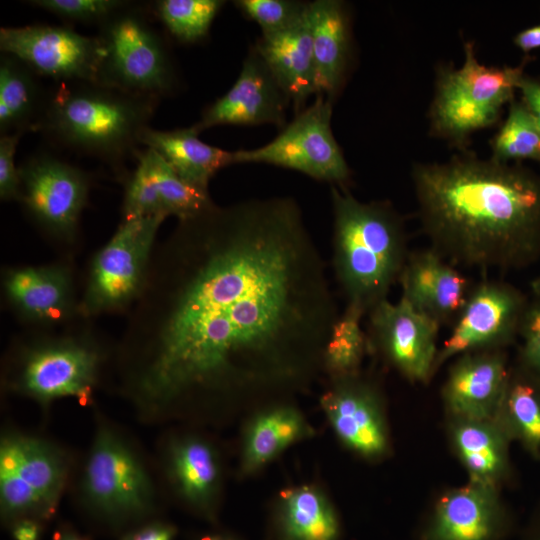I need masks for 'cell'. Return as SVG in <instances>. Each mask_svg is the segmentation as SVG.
<instances>
[{
    "label": "cell",
    "mask_w": 540,
    "mask_h": 540,
    "mask_svg": "<svg viewBox=\"0 0 540 540\" xmlns=\"http://www.w3.org/2000/svg\"><path fill=\"white\" fill-rule=\"evenodd\" d=\"M136 301L131 325L146 345L134 391L154 410L307 386L339 317L290 197L213 204L179 219Z\"/></svg>",
    "instance_id": "obj_1"
},
{
    "label": "cell",
    "mask_w": 540,
    "mask_h": 540,
    "mask_svg": "<svg viewBox=\"0 0 540 540\" xmlns=\"http://www.w3.org/2000/svg\"><path fill=\"white\" fill-rule=\"evenodd\" d=\"M421 228L455 266L521 268L540 255V177L470 152L414 164Z\"/></svg>",
    "instance_id": "obj_2"
},
{
    "label": "cell",
    "mask_w": 540,
    "mask_h": 540,
    "mask_svg": "<svg viewBox=\"0 0 540 540\" xmlns=\"http://www.w3.org/2000/svg\"><path fill=\"white\" fill-rule=\"evenodd\" d=\"M332 264L352 305L368 314L387 299L408 256L402 217L388 202H362L346 186H331Z\"/></svg>",
    "instance_id": "obj_3"
},
{
    "label": "cell",
    "mask_w": 540,
    "mask_h": 540,
    "mask_svg": "<svg viewBox=\"0 0 540 540\" xmlns=\"http://www.w3.org/2000/svg\"><path fill=\"white\" fill-rule=\"evenodd\" d=\"M158 99L94 82H60L32 127L59 145L118 163L138 151Z\"/></svg>",
    "instance_id": "obj_4"
},
{
    "label": "cell",
    "mask_w": 540,
    "mask_h": 540,
    "mask_svg": "<svg viewBox=\"0 0 540 540\" xmlns=\"http://www.w3.org/2000/svg\"><path fill=\"white\" fill-rule=\"evenodd\" d=\"M464 52L461 67L439 68L429 110L431 134L456 146L498 121L524 76L522 66L480 63L472 42L465 43Z\"/></svg>",
    "instance_id": "obj_5"
},
{
    "label": "cell",
    "mask_w": 540,
    "mask_h": 540,
    "mask_svg": "<svg viewBox=\"0 0 540 540\" xmlns=\"http://www.w3.org/2000/svg\"><path fill=\"white\" fill-rule=\"evenodd\" d=\"M98 82L159 100L172 91L175 73L162 37L131 4L100 24Z\"/></svg>",
    "instance_id": "obj_6"
},
{
    "label": "cell",
    "mask_w": 540,
    "mask_h": 540,
    "mask_svg": "<svg viewBox=\"0 0 540 540\" xmlns=\"http://www.w3.org/2000/svg\"><path fill=\"white\" fill-rule=\"evenodd\" d=\"M316 96L272 141L258 148L234 151L233 164L274 165L346 186L351 171L331 129L333 101Z\"/></svg>",
    "instance_id": "obj_7"
},
{
    "label": "cell",
    "mask_w": 540,
    "mask_h": 540,
    "mask_svg": "<svg viewBox=\"0 0 540 540\" xmlns=\"http://www.w3.org/2000/svg\"><path fill=\"white\" fill-rule=\"evenodd\" d=\"M167 217L153 215L123 219L93 259L81 304L87 314L130 305L140 296L160 225Z\"/></svg>",
    "instance_id": "obj_8"
},
{
    "label": "cell",
    "mask_w": 540,
    "mask_h": 540,
    "mask_svg": "<svg viewBox=\"0 0 540 540\" xmlns=\"http://www.w3.org/2000/svg\"><path fill=\"white\" fill-rule=\"evenodd\" d=\"M67 474L60 451L21 434L0 444V505L5 518L48 517L55 510Z\"/></svg>",
    "instance_id": "obj_9"
},
{
    "label": "cell",
    "mask_w": 540,
    "mask_h": 540,
    "mask_svg": "<svg viewBox=\"0 0 540 540\" xmlns=\"http://www.w3.org/2000/svg\"><path fill=\"white\" fill-rule=\"evenodd\" d=\"M83 490L93 509L114 520L140 516L153 501L151 481L138 456L107 428H100L94 438Z\"/></svg>",
    "instance_id": "obj_10"
},
{
    "label": "cell",
    "mask_w": 540,
    "mask_h": 540,
    "mask_svg": "<svg viewBox=\"0 0 540 540\" xmlns=\"http://www.w3.org/2000/svg\"><path fill=\"white\" fill-rule=\"evenodd\" d=\"M528 304L509 283L484 279L472 285L451 333L438 349L435 371L453 357L499 350L511 342L519 334Z\"/></svg>",
    "instance_id": "obj_11"
},
{
    "label": "cell",
    "mask_w": 540,
    "mask_h": 540,
    "mask_svg": "<svg viewBox=\"0 0 540 540\" xmlns=\"http://www.w3.org/2000/svg\"><path fill=\"white\" fill-rule=\"evenodd\" d=\"M0 49L36 74L58 82H98L101 47L97 37L70 27L29 25L2 27Z\"/></svg>",
    "instance_id": "obj_12"
},
{
    "label": "cell",
    "mask_w": 540,
    "mask_h": 540,
    "mask_svg": "<svg viewBox=\"0 0 540 540\" xmlns=\"http://www.w3.org/2000/svg\"><path fill=\"white\" fill-rule=\"evenodd\" d=\"M368 315L369 347L409 381L427 382L435 372L440 325L403 297L383 300Z\"/></svg>",
    "instance_id": "obj_13"
},
{
    "label": "cell",
    "mask_w": 540,
    "mask_h": 540,
    "mask_svg": "<svg viewBox=\"0 0 540 540\" xmlns=\"http://www.w3.org/2000/svg\"><path fill=\"white\" fill-rule=\"evenodd\" d=\"M19 172L21 201L36 221L60 237H73L88 197L86 173L50 155L29 159Z\"/></svg>",
    "instance_id": "obj_14"
},
{
    "label": "cell",
    "mask_w": 540,
    "mask_h": 540,
    "mask_svg": "<svg viewBox=\"0 0 540 540\" xmlns=\"http://www.w3.org/2000/svg\"><path fill=\"white\" fill-rule=\"evenodd\" d=\"M321 406L341 442L366 458L384 455L389 436L377 388L354 376L331 379L320 399Z\"/></svg>",
    "instance_id": "obj_15"
},
{
    "label": "cell",
    "mask_w": 540,
    "mask_h": 540,
    "mask_svg": "<svg viewBox=\"0 0 540 540\" xmlns=\"http://www.w3.org/2000/svg\"><path fill=\"white\" fill-rule=\"evenodd\" d=\"M137 166L125 189L124 219L174 215L184 219L197 215L214 203L207 190L183 180L156 151L135 153Z\"/></svg>",
    "instance_id": "obj_16"
},
{
    "label": "cell",
    "mask_w": 540,
    "mask_h": 540,
    "mask_svg": "<svg viewBox=\"0 0 540 540\" xmlns=\"http://www.w3.org/2000/svg\"><path fill=\"white\" fill-rule=\"evenodd\" d=\"M290 103L255 48L245 58L232 87L192 125L198 133L217 125H286Z\"/></svg>",
    "instance_id": "obj_17"
},
{
    "label": "cell",
    "mask_w": 540,
    "mask_h": 540,
    "mask_svg": "<svg viewBox=\"0 0 540 540\" xmlns=\"http://www.w3.org/2000/svg\"><path fill=\"white\" fill-rule=\"evenodd\" d=\"M510 530L495 486L470 481L441 496L419 531V540H503Z\"/></svg>",
    "instance_id": "obj_18"
},
{
    "label": "cell",
    "mask_w": 540,
    "mask_h": 540,
    "mask_svg": "<svg viewBox=\"0 0 540 540\" xmlns=\"http://www.w3.org/2000/svg\"><path fill=\"white\" fill-rule=\"evenodd\" d=\"M99 356L75 341L49 343L31 351L22 366L21 391L42 404L63 397L89 398L96 381Z\"/></svg>",
    "instance_id": "obj_19"
},
{
    "label": "cell",
    "mask_w": 540,
    "mask_h": 540,
    "mask_svg": "<svg viewBox=\"0 0 540 540\" xmlns=\"http://www.w3.org/2000/svg\"><path fill=\"white\" fill-rule=\"evenodd\" d=\"M509 374L506 357L500 349L457 357L442 389L448 413L454 419L495 418Z\"/></svg>",
    "instance_id": "obj_20"
},
{
    "label": "cell",
    "mask_w": 540,
    "mask_h": 540,
    "mask_svg": "<svg viewBox=\"0 0 540 540\" xmlns=\"http://www.w3.org/2000/svg\"><path fill=\"white\" fill-rule=\"evenodd\" d=\"M399 282L401 297L440 326L456 319L472 287L454 264L431 247L409 254Z\"/></svg>",
    "instance_id": "obj_21"
},
{
    "label": "cell",
    "mask_w": 540,
    "mask_h": 540,
    "mask_svg": "<svg viewBox=\"0 0 540 540\" xmlns=\"http://www.w3.org/2000/svg\"><path fill=\"white\" fill-rule=\"evenodd\" d=\"M317 95L333 101L342 88L351 57V25L346 5L338 0L308 3Z\"/></svg>",
    "instance_id": "obj_22"
},
{
    "label": "cell",
    "mask_w": 540,
    "mask_h": 540,
    "mask_svg": "<svg viewBox=\"0 0 540 540\" xmlns=\"http://www.w3.org/2000/svg\"><path fill=\"white\" fill-rule=\"evenodd\" d=\"M254 48L293 103L296 113L300 112L307 99L317 95L308 10L298 24L262 34Z\"/></svg>",
    "instance_id": "obj_23"
},
{
    "label": "cell",
    "mask_w": 540,
    "mask_h": 540,
    "mask_svg": "<svg viewBox=\"0 0 540 540\" xmlns=\"http://www.w3.org/2000/svg\"><path fill=\"white\" fill-rule=\"evenodd\" d=\"M198 135L193 126L169 131L147 127L139 142L159 153L183 180L208 191L215 173L233 164V152L208 145Z\"/></svg>",
    "instance_id": "obj_24"
},
{
    "label": "cell",
    "mask_w": 540,
    "mask_h": 540,
    "mask_svg": "<svg viewBox=\"0 0 540 540\" xmlns=\"http://www.w3.org/2000/svg\"><path fill=\"white\" fill-rule=\"evenodd\" d=\"M5 290L13 305L34 320H60L71 308V276L62 266L11 270L5 279Z\"/></svg>",
    "instance_id": "obj_25"
},
{
    "label": "cell",
    "mask_w": 540,
    "mask_h": 540,
    "mask_svg": "<svg viewBox=\"0 0 540 540\" xmlns=\"http://www.w3.org/2000/svg\"><path fill=\"white\" fill-rule=\"evenodd\" d=\"M168 467L182 499L197 511L212 515L220 482L219 461L213 447L195 436L175 440L169 447Z\"/></svg>",
    "instance_id": "obj_26"
},
{
    "label": "cell",
    "mask_w": 540,
    "mask_h": 540,
    "mask_svg": "<svg viewBox=\"0 0 540 540\" xmlns=\"http://www.w3.org/2000/svg\"><path fill=\"white\" fill-rule=\"evenodd\" d=\"M509 434L496 416L491 419H454L451 439L469 480L495 486L507 468Z\"/></svg>",
    "instance_id": "obj_27"
},
{
    "label": "cell",
    "mask_w": 540,
    "mask_h": 540,
    "mask_svg": "<svg viewBox=\"0 0 540 540\" xmlns=\"http://www.w3.org/2000/svg\"><path fill=\"white\" fill-rule=\"evenodd\" d=\"M274 532L277 540H340L341 525L332 504L317 488L298 486L280 494Z\"/></svg>",
    "instance_id": "obj_28"
},
{
    "label": "cell",
    "mask_w": 540,
    "mask_h": 540,
    "mask_svg": "<svg viewBox=\"0 0 540 540\" xmlns=\"http://www.w3.org/2000/svg\"><path fill=\"white\" fill-rule=\"evenodd\" d=\"M312 433L300 412L291 406H276L256 416L249 424L242 449L241 468L253 473L285 448Z\"/></svg>",
    "instance_id": "obj_29"
},
{
    "label": "cell",
    "mask_w": 540,
    "mask_h": 540,
    "mask_svg": "<svg viewBox=\"0 0 540 540\" xmlns=\"http://www.w3.org/2000/svg\"><path fill=\"white\" fill-rule=\"evenodd\" d=\"M35 72L20 60L5 54L0 62L1 135L33 127L43 104Z\"/></svg>",
    "instance_id": "obj_30"
},
{
    "label": "cell",
    "mask_w": 540,
    "mask_h": 540,
    "mask_svg": "<svg viewBox=\"0 0 540 540\" xmlns=\"http://www.w3.org/2000/svg\"><path fill=\"white\" fill-rule=\"evenodd\" d=\"M497 416L509 436L534 452L540 450V387L533 379L509 374Z\"/></svg>",
    "instance_id": "obj_31"
},
{
    "label": "cell",
    "mask_w": 540,
    "mask_h": 540,
    "mask_svg": "<svg viewBox=\"0 0 540 540\" xmlns=\"http://www.w3.org/2000/svg\"><path fill=\"white\" fill-rule=\"evenodd\" d=\"M364 315L361 309L346 305L332 326L323 354V370L331 379L359 374L369 348L367 334L361 327Z\"/></svg>",
    "instance_id": "obj_32"
},
{
    "label": "cell",
    "mask_w": 540,
    "mask_h": 540,
    "mask_svg": "<svg viewBox=\"0 0 540 540\" xmlns=\"http://www.w3.org/2000/svg\"><path fill=\"white\" fill-rule=\"evenodd\" d=\"M491 158L503 162H540V127L520 101L510 103L508 115L491 140Z\"/></svg>",
    "instance_id": "obj_33"
},
{
    "label": "cell",
    "mask_w": 540,
    "mask_h": 540,
    "mask_svg": "<svg viewBox=\"0 0 540 540\" xmlns=\"http://www.w3.org/2000/svg\"><path fill=\"white\" fill-rule=\"evenodd\" d=\"M224 4L221 0H160L154 6L167 31L177 41L191 44L208 35Z\"/></svg>",
    "instance_id": "obj_34"
},
{
    "label": "cell",
    "mask_w": 540,
    "mask_h": 540,
    "mask_svg": "<svg viewBox=\"0 0 540 540\" xmlns=\"http://www.w3.org/2000/svg\"><path fill=\"white\" fill-rule=\"evenodd\" d=\"M234 5L242 14L256 22L262 34L288 29L307 14L308 3L291 0H237Z\"/></svg>",
    "instance_id": "obj_35"
},
{
    "label": "cell",
    "mask_w": 540,
    "mask_h": 540,
    "mask_svg": "<svg viewBox=\"0 0 540 540\" xmlns=\"http://www.w3.org/2000/svg\"><path fill=\"white\" fill-rule=\"evenodd\" d=\"M29 3L63 19L99 24L129 5L120 0H34Z\"/></svg>",
    "instance_id": "obj_36"
},
{
    "label": "cell",
    "mask_w": 540,
    "mask_h": 540,
    "mask_svg": "<svg viewBox=\"0 0 540 540\" xmlns=\"http://www.w3.org/2000/svg\"><path fill=\"white\" fill-rule=\"evenodd\" d=\"M22 132L1 135L0 138V197L2 200H21V178L15 165V152Z\"/></svg>",
    "instance_id": "obj_37"
},
{
    "label": "cell",
    "mask_w": 540,
    "mask_h": 540,
    "mask_svg": "<svg viewBox=\"0 0 540 540\" xmlns=\"http://www.w3.org/2000/svg\"><path fill=\"white\" fill-rule=\"evenodd\" d=\"M519 334L523 339V358L530 368L540 373V299L528 304Z\"/></svg>",
    "instance_id": "obj_38"
},
{
    "label": "cell",
    "mask_w": 540,
    "mask_h": 540,
    "mask_svg": "<svg viewBox=\"0 0 540 540\" xmlns=\"http://www.w3.org/2000/svg\"><path fill=\"white\" fill-rule=\"evenodd\" d=\"M518 91L521 93V102L540 127V82L524 75L518 85Z\"/></svg>",
    "instance_id": "obj_39"
},
{
    "label": "cell",
    "mask_w": 540,
    "mask_h": 540,
    "mask_svg": "<svg viewBox=\"0 0 540 540\" xmlns=\"http://www.w3.org/2000/svg\"><path fill=\"white\" fill-rule=\"evenodd\" d=\"M175 530L165 523H151L128 535L124 540H174Z\"/></svg>",
    "instance_id": "obj_40"
},
{
    "label": "cell",
    "mask_w": 540,
    "mask_h": 540,
    "mask_svg": "<svg viewBox=\"0 0 540 540\" xmlns=\"http://www.w3.org/2000/svg\"><path fill=\"white\" fill-rule=\"evenodd\" d=\"M40 534V526L34 519H18L12 527V536L15 540H39Z\"/></svg>",
    "instance_id": "obj_41"
},
{
    "label": "cell",
    "mask_w": 540,
    "mask_h": 540,
    "mask_svg": "<svg viewBox=\"0 0 540 540\" xmlns=\"http://www.w3.org/2000/svg\"><path fill=\"white\" fill-rule=\"evenodd\" d=\"M515 45L523 52L540 48V24L528 27L514 38Z\"/></svg>",
    "instance_id": "obj_42"
},
{
    "label": "cell",
    "mask_w": 540,
    "mask_h": 540,
    "mask_svg": "<svg viewBox=\"0 0 540 540\" xmlns=\"http://www.w3.org/2000/svg\"><path fill=\"white\" fill-rule=\"evenodd\" d=\"M525 540H540V517L529 527L525 535Z\"/></svg>",
    "instance_id": "obj_43"
},
{
    "label": "cell",
    "mask_w": 540,
    "mask_h": 540,
    "mask_svg": "<svg viewBox=\"0 0 540 540\" xmlns=\"http://www.w3.org/2000/svg\"><path fill=\"white\" fill-rule=\"evenodd\" d=\"M199 540H238L232 536L225 534H207L202 536Z\"/></svg>",
    "instance_id": "obj_44"
},
{
    "label": "cell",
    "mask_w": 540,
    "mask_h": 540,
    "mask_svg": "<svg viewBox=\"0 0 540 540\" xmlns=\"http://www.w3.org/2000/svg\"><path fill=\"white\" fill-rule=\"evenodd\" d=\"M57 540H86V539L74 532L65 531V532L60 533Z\"/></svg>",
    "instance_id": "obj_45"
},
{
    "label": "cell",
    "mask_w": 540,
    "mask_h": 540,
    "mask_svg": "<svg viewBox=\"0 0 540 540\" xmlns=\"http://www.w3.org/2000/svg\"><path fill=\"white\" fill-rule=\"evenodd\" d=\"M531 289L536 299H540V276L531 283Z\"/></svg>",
    "instance_id": "obj_46"
}]
</instances>
